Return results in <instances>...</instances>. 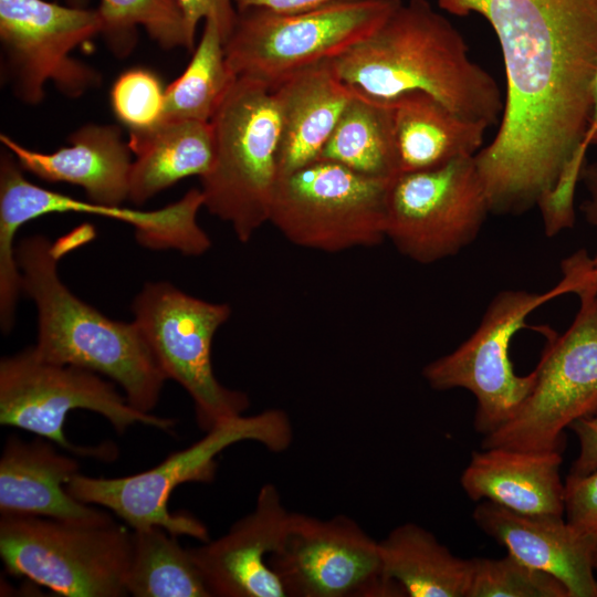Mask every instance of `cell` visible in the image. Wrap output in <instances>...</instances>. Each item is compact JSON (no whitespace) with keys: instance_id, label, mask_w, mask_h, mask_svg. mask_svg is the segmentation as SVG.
I'll return each mask as SVG.
<instances>
[{"instance_id":"1","label":"cell","mask_w":597,"mask_h":597,"mask_svg":"<svg viewBox=\"0 0 597 597\" xmlns=\"http://www.w3.org/2000/svg\"><path fill=\"white\" fill-rule=\"evenodd\" d=\"M478 13L501 46L506 93L493 140L474 161L492 213L537 206L577 182L597 71V0H438Z\"/></svg>"},{"instance_id":"2","label":"cell","mask_w":597,"mask_h":597,"mask_svg":"<svg viewBox=\"0 0 597 597\" xmlns=\"http://www.w3.org/2000/svg\"><path fill=\"white\" fill-rule=\"evenodd\" d=\"M332 63L345 83L373 97L421 91L489 126L503 112L495 80L471 60L461 33L427 0L400 2L370 35Z\"/></svg>"},{"instance_id":"3","label":"cell","mask_w":597,"mask_h":597,"mask_svg":"<svg viewBox=\"0 0 597 597\" xmlns=\"http://www.w3.org/2000/svg\"><path fill=\"white\" fill-rule=\"evenodd\" d=\"M63 254L60 243L42 234L25 237L14 248L20 289L38 312L34 352L109 378L134 408L150 412L167 378L133 321H114L67 289L57 272Z\"/></svg>"},{"instance_id":"4","label":"cell","mask_w":597,"mask_h":597,"mask_svg":"<svg viewBox=\"0 0 597 597\" xmlns=\"http://www.w3.org/2000/svg\"><path fill=\"white\" fill-rule=\"evenodd\" d=\"M210 123L214 154L200 178L203 208L247 243L269 222L280 179L282 127L274 90L238 77Z\"/></svg>"},{"instance_id":"5","label":"cell","mask_w":597,"mask_h":597,"mask_svg":"<svg viewBox=\"0 0 597 597\" xmlns=\"http://www.w3.org/2000/svg\"><path fill=\"white\" fill-rule=\"evenodd\" d=\"M186 449L169 454L151 469L119 478L75 474L66 484L78 501L101 505L119 516L133 530L160 526L172 535L209 541L202 522L187 513H171L172 491L187 482H210L217 471L216 458L228 447L243 441L282 452L292 442L290 418L281 409H266L253 416L227 419Z\"/></svg>"},{"instance_id":"6","label":"cell","mask_w":597,"mask_h":597,"mask_svg":"<svg viewBox=\"0 0 597 597\" xmlns=\"http://www.w3.org/2000/svg\"><path fill=\"white\" fill-rule=\"evenodd\" d=\"M401 0H347L301 12H238L224 42L232 73L274 90L296 72L338 57L370 35Z\"/></svg>"},{"instance_id":"7","label":"cell","mask_w":597,"mask_h":597,"mask_svg":"<svg viewBox=\"0 0 597 597\" xmlns=\"http://www.w3.org/2000/svg\"><path fill=\"white\" fill-rule=\"evenodd\" d=\"M562 280L545 292L503 290L489 303L478 328L451 353L422 369V376L434 390L462 388L475 398L474 428L486 436L519 411L536 381V370L515 374L510 345L525 320L545 303L579 284V271L572 255L562 262Z\"/></svg>"},{"instance_id":"8","label":"cell","mask_w":597,"mask_h":597,"mask_svg":"<svg viewBox=\"0 0 597 597\" xmlns=\"http://www.w3.org/2000/svg\"><path fill=\"white\" fill-rule=\"evenodd\" d=\"M579 270L574 321L562 335L548 334L533 389L511 420L484 436L482 449L561 451L564 430L597 412V294L583 249Z\"/></svg>"},{"instance_id":"9","label":"cell","mask_w":597,"mask_h":597,"mask_svg":"<svg viewBox=\"0 0 597 597\" xmlns=\"http://www.w3.org/2000/svg\"><path fill=\"white\" fill-rule=\"evenodd\" d=\"M132 532L115 522L85 524L41 516H1L7 572L65 597L127 595Z\"/></svg>"},{"instance_id":"10","label":"cell","mask_w":597,"mask_h":597,"mask_svg":"<svg viewBox=\"0 0 597 597\" xmlns=\"http://www.w3.org/2000/svg\"><path fill=\"white\" fill-rule=\"evenodd\" d=\"M203 208L200 189L188 190L178 201L161 209L140 211L122 206L81 201L29 181L14 157L6 150L0 158V324L14 326L20 289V271L13 241L28 221L49 213L96 214L130 224L137 241L153 250H176L185 255H201L211 240L197 222Z\"/></svg>"},{"instance_id":"11","label":"cell","mask_w":597,"mask_h":597,"mask_svg":"<svg viewBox=\"0 0 597 597\" xmlns=\"http://www.w3.org/2000/svg\"><path fill=\"white\" fill-rule=\"evenodd\" d=\"M85 409L103 416L118 433L137 423L170 431L175 420L134 408L114 381L86 368L41 358L33 346L0 360V423L50 440L70 452L105 458L111 449L81 448L63 427L70 411Z\"/></svg>"},{"instance_id":"12","label":"cell","mask_w":597,"mask_h":597,"mask_svg":"<svg viewBox=\"0 0 597 597\" xmlns=\"http://www.w3.org/2000/svg\"><path fill=\"white\" fill-rule=\"evenodd\" d=\"M132 312L165 377L177 381L193 400L202 430L243 415L248 396L221 385L211 363L213 336L231 314L228 304L203 301L159 281L145 283Z\"/></svg>"},{"instance_id":"13","label":"cell","mask_w":597,"mask_h":597,"mask_svg":"<svg viewBox=\"0 0 597 597\" xmlns=\"http://www.w3.org/2000/svg\"><path fill=\"white\" fill-rule=\"evenodd\" d=\"M389 181L315 160L280 176L269 222L307 249L339 252L378 245L386 239Z\"/></svg>"},{"instance_id":"14","label":"cell","mask_w":597,"mask_h":597,"mask_svg":"<svg viewBox=\"0 0 597 597\" xmlns=\"http://www.w3.org/2000/svg\"><path fill=\"white\" fill-rule=\"evenodd\" d=\"M102 30L97 8L48 0H0L2 69L15 98L38 105L49 82L71 98L97 87L101 73L72 53Z\"/></svg>"},{"instance_id":"15","label":"cell","mask_w":597,"mask_h":597,"mask_svg":"<svg viewBox=\"0 0 597 597\" xmlns=\"http://www.w3.org/2000/svg\"><path fill=\"white\" fill-rule=\"evenodd\" d=\"M490 212L474 156L401 172L387 188L386 239L406 258L434 263L470 245Z\"/></svg>"},{"instance_id":"16","label":"cell","mask_w":597,"mask_h":597,"mask_svg":"<svg viewBox=\"0 0 597 597\" xmlns=\"http://www.w3.org/2000/svg\"><path fill=\"white\" fill-rule=\"evenodd\" d=\"M269 564L289 597H398L384 573L378 541L353 519L291 513Z\"/></svg>"},{"instance_id":"17","label":"cell","mask_w":597,"mask_h":597,"mask_svg":"<svg viewBox=\"0 0 597 597\" xmlns=\"http://www.w3.org/2000/svg\"><path fill=\"white\" fill-rule=\"evenodd\" d=\"M290 515L279 490L269 483L260 489L254 510L227 534L189 548L212 596H286L269 557L281 545Z\"/></svg>"},{"instance_id":"18","label":"cell","mask_w":597,"mask_h":597,"mask_svg":"<svg viewBox=\"0 0 597 597\" xmlns=\"http://www.w3.org/2000/svg\"><path fill=\"white\" fill-rule=\"evenodd\" d=\"M473 520L509 554L557 578L569 597H597V540L563 516L524 515L483 501L474 509Z\"/></svg>"},{"instance_id":"19","label":"cell","mask_w":597,"mask_h":597,"mask_svg":"<svg viewBox=\"0 0 597 597\" xmlns=\"http://www.w3.org/2000/svg\"><path fill=\"white\" fill-rule=\"evenodd\" d=\"M76 459L56 451L50 440L7 439L0 458V515L41 516L85 524H108L112 516L72 496L69 481Z\"/></svg>"},{"instance_id":"20","label":"cell","mask_w":597,"mask_h":597,"mask_svg":"<svg viewBox=\"0 0 597 597\" xmlns=\"http://www.w3.org/2000/svg\"><path fill=\"white\" fill-rule=\"evenodd\" d=\"M0 142L23 171L49 182L84 189L92 202L122 206L128 200L133 153L115 125L86 124L67 138V146L52 153L36 151L7 134Z\"/></svg>"},{"instance_id":"21","label":"cell","mask_w":597,"mask_h":597,"mask_svg":"<svg viewBox=\"0 0 597 597\" xmlns=\"http://www.w3.org/2000/svg\"><path fill=\"white\" fill-rule=\"evenodd\" d=\"M561 464V451L486 448L472 453L460 484L473 501H490L524 515L563 516Z\"/></svg>"},{"instance_id":"22","label":"cell","mask_w":597,"mask_h":597,"mask_svg":"<svg viewBox=\"0 0 597 597\" xmlns=\"http://www.w3.org/2000/svg\"><path fill=\"white\" fill-rule=\"evenodd\" d=\"M355 92L332 60L303 69L274 88L282 127L280 176L317 160Z\"/></svg>"},{"instance_id":"23","label":"cell","mask_w":597,"mask_h":597,"mask_svg":"<svg viewBox=\"0 0 597 597\" xmlns=\"http://www.w3.org/2000/svg\"><path fill=\"white\" fill-rule=\"evenodd\" d=\"M390 101L399 174L433 169L482 149L486 123L467 118L421 91Z\"/></svg>"},{"instance_id":"24","label":"cell","mask_w":597,"mask_h":597,"mask_svg":"<svg viewBox=\"0 0 597 597\" xmlns=\"http://www.w3.org/2000/svg\"><path fill=\"white\" fill-rule=\"evenodd\" d=\"M128 146L135 156L128 200L137 206L187 177L205 176L214 154L211 123L199 121H164L129 133Z\"/></svg>"},{"instance_id":"25","label":"cell","mask_w":597,"mask_h":597,"mask_svg":"<svg viewBox=\"0 0 597 597\" xmlns=\"http://www.w3.org/2000/svg\"><path fill=\"white\" fill-rule=\"evenodd\" d=\"M378 548L385 577L410 597H467L472 564L452 554L426 528L405 523Z\"/></svg>"},{"instance_id":"26","label":"cell","mask_w":597,"mask_h":597,"mask_svg":"<svg viewBox=\"0 0 597 597\" xmlns=\"http://www.w3.org/2000/svg\"><path fill=\"white\" fill-rule=\"evenodd\" d=\"M355 91L317 160L391 180L399 174L391 101Z\"/></svg>"},{"instance_id":"27","label":"cell","mask_w":597,"mask_h":597,"mask_svg":"<svg viewBox=\"0 0 597 597\" xmlns=\"http://www.w3.org/2000/svg\"><path fill=\"white\" fill-rule=\"evenodd\" d=\"M126 591L135 597H210L190 549L160 526L133 530Z\"/></svg>"},{"instance_id":"28","label":"cell","mask_w":597,"mask_h":597,"mask_svg":"<svg viewBox=\"0 0 597 597\" xmlns=\"http://www.w3.org/2000/svg\"><path fill=\"white\" fill-rule=\"evenodd\" d=\"M235 80L220 30L207 19L188 65L166 86L164 121L210 122Z\"/></svg>"},{"instance_id":"29","label":"cell","mask_w":597,"mask_h":597,"mask_svg":"<svg viewBox=\"0 0 597 597\" xmlns=\"http://www.w3.org/2000/svg\"><path fill=\"white\" fill-rule=\"evenodd\" d=\"M97 10L103 21L101 34L118 59L136 46L138 28L164 50L195 49V38L176 0H101Z\"/></svg>"},{"instance_id":"30","label":"cell","mask_w":597,"mask_h":597,"mask_svg":"<svg viewBox=\"0 0 597 597\" xmlns=\"http://www.w3.org/2000/svg\"><path fill=\"white\" fill-rule=\"evenodd\" d=\"M467 597H569L554 576L509 554L501 558H471Z\"/></svg>"},{"instance_id":"31","label":"cell","mask_w":597,"mask_h":597,"mask_svg":"<svg viewBox=\"0 0 597 597\" xmlns=\"http://www.w3.org/2000/svg\"><path fill=\"white\" fill-rule=\"evenodd\" d=\"M109 102L115 117L129 133L150 130L164 122L166 87L154 71L135 66L117 76Z\"/></svg>"},{"instance_id":"32","label":"cell","mask_w":597,"mask_h":597,"mask_svg":"<svg viewBox=\"0 0 597 597\" xmlns=\"http://www.w3.org/2000/svg\"><path fill=\"white\" fill-rule=\"evenodd\" d=\"M564 484L566 520L597 540V470L568 475Z\"/></svg>"},{"instance_id":"33","label":"cell","mask_w":597,"mask_h":597,"mask_svg":"<svg viewBox=\"0 0 597 597\" xmlns=\"http://www.w3.org/2000/svg\"><path fill=\"white\" fill-rule=\"evenodd\" d=\"M176 2L193 38L201 20L213 19L223 41H227L238 18V10L233 0H176Z\"/></svg>"},{"instance_id":"34","label":"cell","mask_w":597,"mask_h":597,"mask_svg":"<svg viewBox=\"0 0 597 597\" xmlns=\"http://www.w3.org/2000/svg\"><path fill=\"white\" fill-rule=\"evenodd\" d=\"M572 429L578 439L579 451L569 475L583 476L597 470V412L574 422Z\"/></svg>"},{"instance_id":"35","label":"cell","mask_w":597,"mask_h":597,"mask_svg":"<svg viewBox=\"0 0 597 597\" xmlns=\"http://www.w3.org/2000/svg\"><path fill=\"white\" fill-rule=\"evenodd\" d=\"M347 0H233L238 10L264 9L273 12H301L316 9L334 2Z\"/></svg>"},{"instance_id":"36","label":"cell","mask_w":597,"mask_h":597,"mask_svg":"<svg viewBox=\"0 0 597 597\" xmlns=\"http://www.w3.org/2000/svg\"><path fill=\"white\" fill-rule=\"evenodd\" d=\"M586 188V198L579 209L585 220L597 231V160L585 163L580 179Z\"/></svg>"},{"instance_id":"37","label":"cell","mask_w":597,"mask_h":597,"mask_svg":"<svg viewBox=\"0 0 597 597\" xmlns=\"http://www.w3.org/2000/svg\"><path fill=\"white\" fill-rule=\"evenodd\" d=\"M596 132H597V71H596L594 85H593L591 114H590L589 126L580 147V157L584 159H586V153L588 148L591 146V139Z\"/></svg>"},{"instance_id":"38","label":"cell","mask_w":597,"mask_h":597,"mask_svg":"<svg viewBox=\"0 0 597 597\" xmlns=\"http://www.w3.org/2000/svg\"><path fill=\"white\" fill-rule=\"evenodd\" d=\"M590 282L597 294V251L594 256H590Z\"/></svg>"},{"instance_id":"39","label":"cell","mask_w":597,"mask_h":597,"mask_svg":"<svg viewBox=\"0 0 597 597\" xmlns=\"http://www.w3.org/2000/svg\"><path fill=\"white\" fill-rule=\"evenodd\" d=\"M66 4L75 6V7H87L91 0H64Z\"/></svg>"},{"instance_id":"40","label":"cell","mask_w":597,"mask_h":597,"mask_svg":"<svg viewBox=\"0 0 597 597\" xmlns=\"http://www.w3.org/2000/svg\"><path fill=\"white\" fill-rule=\"evenodd\" d=\"M591 146H597V132L595 133L593 139H591Z\"/></svg>"},{"instance_id":"41","label":"cell","mask_w":597,"mask_h":597,"mask_svg":"<svg viewBox=\"0 0 597 597\" xmlns=\"http://www.w3.org/2000/svg\"><path fill=\"white\" fill-rule=\"evenodd\" d=\"M594 568L595 570H597V547H596L595 557H594Z\"/></svg>"}]
</instances>
